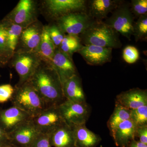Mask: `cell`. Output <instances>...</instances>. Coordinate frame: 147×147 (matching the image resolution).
<instances>
[{"label": "cell", "mask_w": 147, "mask_h": 147, "mask_svg": "<svg viewBox=\"0 0 147 147\" xmlns=\"http://www.w3.org/2000/svg\"><path fill=\"white\" fill-rule=\"evenodd\" d=\"M28 82L48 106L60 105L66 100L60 79L51 64L42 61Z\"/></svg>", "instance_id": "1"}, {"label": "cell", "mask_w": 147, "mask_h": 147, "mask_svg": "<svg viewBox=\"0 0 147 147\" xmlns=\"http://www.w3.org/2000/svg\"><path fill=\"white\" fill-rule=\"evenodd\" d=\"M79 37L84 45H94L112 49L120 48L122 46L119 33L103 21H94Z\"/></svg>", "instance_id": "2"}, {"label": "cell", "mask_w": 147, "mask_h": 147, "mask_svg": "<svg viewBox=\"0 0 147 147\" xmlns=\"http://www.w3.org/2000/svg\"><path fill=\"white\" fill-rule=\"evenodd\" d=\"M11 100L13 106L28 113L31 117L49 107L28 81L16 86Z\"/></svg>", "instance_id": "3"}, {"label": "cell", "mask_w": 147, "mask_h": 147, "mask_svg": "<svg viewBox=\"0 0 147 147\" xmlns=\"http://www.w3.org/2000/svg\"><path fill=\"white\" fill-rule=\"evenodd\" d=\"M11 60L19 76V81L16 86L28 82L42 61L35 52L20 50L15 51Z\"/></svg>", "instance_id": "4"}, {"label": "cell", "mask_w": 147, "mask_h": 147, "mask_svg": "<svg viewBox=\"0 0 147 147\" xmlns=\"http://www.w3.org/2000/svg\"><path fill=\"white\" fill-rule=\"evenodd\" d=\"M134 15L130 5L121 2L113 11L111 16L104 22L115 31L130 40L133 34Z\"/></svg>", "instance_id": "5"}, {"label": "cell", "mask_w": 147, "mask_h": 147, "mask_svg": "<svg viewBox=\"0 0 147 147\" xmlns=\"http://www.w3.org/2000/svg\"><path fill=\"white\" fill-rule=\"evenodd\" d=\"M56 25L65 34L78 36L84 32L94 21L86 12L68 13L56 19Z\"/></svg>", "instance_id": "6"}, {"label": "cell", "mask_w": 147, "mask_h": 147, "mask_svg": "<svg viewBox=\"0 0 147 147\" xmlns=\"http://www.w3.org/2000/svg\"><path fill=\"white\" fill-rule=\"evenodd\" d=\"M66 123L71 127L86 124L90 114L86 102L79 103L65 100L58 105Z\"/></svg>", "instance_id": "7"}, {"label": "cell", "mask_w": 147, "mask_h": 147, "mask_svg": "<svg viewBox=\"0 0 147 147\" xmlns=\"http://www.w3.org/2000/svg\"><path fill=\"white\" fill-rule=\"evenodd\" d=\"M38 8L33 0H20L5 19L24 28L37 21Z\"/></svg>", "instance_id": "8"}, {"label": "cell", "mask_w": 147, "mask_h": 147, "mask_svg": "<svg viewBox=\"0 0 147 147\" xmlns=\"http://www.w3.org/2000/svg\"><path fill=\"white\" fill-rule=\"evenodd\" d=\"M58 105L49 106L37 115L31 117L30 120L40 133L51 134L56 129L66 123Z\"/></svg>", "instance_id": "9"}, {"label": "cell", "mask_w": 147, "mask_h": 147, "mask_svg": "<svg viewBox=\"0 0 147 147\" xmlns=\"http://www.w3.org/2000/svg\"><path fill=\"white\" fill-rule=\"evenodd\" d=\"M86 3L84 0H47L43 6L47 15L56 20L68 13L85 12Z\"/></svg>", "instance_id": "10"}, {"label": "cell", "mask_w": 147, "mask_h": 147, "mask_svg": "<svg viewBox=\"0 0 147 147\" xmlns=\"http://www.w3.org/2000/svg\"><path fill=\"white\" fill-rule=\"evenodd\" d=\"M40 132L30 120L23 123L7 134L9 142L16 147H31Z\"/></svg>", "instance_id": "11"}, {"label": "cell", "mask_w": 147, "mask_h": 147, "mask_svg": "<svg viewBox=\"0 0 147 147\" xmlns=\"http://www.w3.org/2000/svg\"><path fill=\"white\" fill-rule=\"evenodd\" d=\"M31 117L28 113L15 106L0 109V127L8 134Z\"/></svg>", "instance_id": "12"}, {"label": "cell", "mask_w": 147, "mask_h": 147, "mask_svg": "<svg viewBox=\"0 0 147 147\" xmlns=\"http://www.w3.org/2000/svg\"><path fill=\"white\" fill-rule=\"evenodd\" d=\"M113 49L94 45H84L78 53L88 64L102 65L109 62L112 58Z\"/></svg>", "instance_id": "13"}, {"label": "cell", "mask_w": 147, "mask_h": 147, "mask_svg": "<svg viewBox=\"0 0 147 147\" xmlns=\"http://www.w3.org/2000/svg\"><path fill=\"white\" fill-rule=\"evenodd\" d=\"M43 27L37 21L24 29L18 42L22 47L20 50L36 53L41 40Z\"/></svg>", "instance_id": "14"}, {"label": "cell", "mask_w": 147, "mask_h": 147, "mask_svg": "<svg viewBox=\"0 0 147 147\" xmlns=\"http://www.w3.org/2000/svg\"><path fill=\"white\" fill-rule=\"evenodd\" d=\"M51 65L59 75L62 84L71 76L77 74L72 58L59 49L55 50Z\"/></svg>", "instance_id": "15"}, {"label": "cell", "mask_w": 147, "mask_h": 147, "mask_svg": "<svg viewBox=\"0 0 147 147\" xmlns=\"http://www.w3.org/2000/svg\"><path fill=\"white\" fill-rule=\"evenodd\" d=\"M116 102L131 110L147 105V91L139 88L123 92L116 96Z\"/></svg>", "instance_id": "16"}, {"label": "cell", "mask_w": 147, "mask_h": 147, "mask_svg": "<svg viewBox=\"0 0 147 147\" xmlns=\"http://www.w3.org/2000/svg\"><path fill=\"white\" fill-rule=\"evenodd\" d=\"M121 2L117 0H92L88 3V15L94 21H102Z\"/></svg>", "instance_id": "17"}, {"label": "cell", "mask_w": 147, "mask_h": 147, "mask_svg": "<svg viewBox=\"0 0 147 147\" xmlns=\"http://www.w3.org/2000/svg\"><path fill=\"white\" fill-rule=\"evenodd\" d=\"M62 88L66 100L79 103L86 102L82 80L78 74L74 75L64 82Z\"/></svg>", "instance_id": "18"}, {"label": "cell", "mask_w": 147, "mask_h": 147, "mask_svg": "<svg viewBox=\"0 0 147 147\" xmlns=\"http://www.w3.org/2000/svg\"><path fill=\"white\" fill-rule=\"evenodd\" d=\"M50 142L54 147H77L73 128L66 123L50 134Z\"/></svg>", "instance_id": "19"}, {"label": "cell", "mask_w": 147, "mask_h": 147, "mask_svg": "<svg viewBox=\"0 0 147 147\" xmlns=\"http://www.w3.org/2000/svg\"><path fill=\"white\" fill-rule=\"evenodd\" d=\"M77 147H95L101 139L86 127V124L72 127Z\"/></svg>", "instance_id": "20"}, {"label": "cell", "mask_w": 147, "mask_h": 147, "mask_svg": "<svg viewBox=\"0 0 147 147\" xmlns=\"http://www.w3.org/2000/svg\"><path fill=\"white\" fill-rule=\"evenodd\" d=\"M135 125L129 119L120 124L112 137L117 146L126 147L135 139Z\"/></svg>", "instance_id": "21"}, {"label": "cell", "mask_w": 147, "mask_h": 147, "mask_svg": "<svg viewBox=\"0 0 147 147\" xmlns=\"http://www.w3.org/2000/svg\"><path fill=\"white\" fill-rule=\"evenodd\" d=\"M56 48L50 39L47 26H44L41 40L36 53L42 61L51 64Z\"/></svg>", "instance_id": "22"}, {"label": "cell", "mask_w": 147, "mask_h": 147, "mask_svg": "<svg viewBox=\"0 0 147 147\" xmlns=\"http://www.w3.org/2000/svg\"><path fill=\"white\" fill-rule=\"evenodd\" d=\"M130 110L116 102L115 109L107 122V126L111 136L120 124L130 119Z\"/></svg>", "instance_id": "23"}, {"label": "cell", "mask_w": 147, "mask_h": 147, "mask_svg": "<svg viewBox=\"0 0 147 147\" xmlns=\"http://www.w3.org/2000/svg\"><path fill=\"white\" fill-rule=\"evenodd\" d=\"M13 54L9 46L7 24L4 19L0 23V65H5L11 60Z\"/></svg>", "instance_id": "24"}, {"label": "cell", "mask_w": 147, "mask_h": 147, "mask_svg": "<svg viewBox=\"0 0 147 147\" xmlns=\"http://www.w3.org/2000/svg\"><path fill=\"white\" fill-rule=\"evenodd\" d=\"M83 45L79 36L65 35L59 49L72 58L73 54L79 52L82 49Z\"/></svg>", "instance_id": "25"}, {"label": "cell", "mask_w": 147, "mask_h": 147, "mask_svg": "<svg viewBox=\"0 0 147 147\" xmlns=\"http://www.w3.org/2000/svg\"><path fill=\"white\" fill-rule=\"evenodd\" d=\"M7 24V40L9 46L12 53L16 51L19 42L21 33L24 30L23 27L10 23L5 20Z\"/></svg>", "instance_id": "26"}, {"label": "cell", "mask_w": 147, "mask_h": 147, "mask_svg": "<svg viewBox=\"0 0 147 147\" xmlns=\"http://www.w3.org/2000/svg\"><path fill=\"white\" fill-rule=\"evenodd\" d=\"M135 40H146L147 38V14L140 16L134 23L133 34Z\"/></svg>", "instance_id": "27"}, {"label": "cell", "mask_w": 147, "mask_h": 147, "mask_svg": "<svg viewBox=\"0 0 147 147\" xmlns=\"http://www.w3.org/2000/svg\"><path fill=\"white\" fill-rule=\"evenodd\" d=\"M130 119L135 126L147 125V105L130 110Z\"/></svg>", "instance_id": "28"}, {"label": "cell", "mask_w": 147, "mask_h": 147, "mask_svg": "<svg viewBox=\"0 0 147 147\" xmlns=\"http://www.w3.org/2000/svg\"><path fill=\"white\" fill-rule=\"evenodd\" d=\"M47 30L56 49H59L65 34L56 24L47 26Z\"/></svg>", "instance_id": "29"}, {"label": "cell", "mask_w": 147, "mask_h": 147, "mask_svg": "<svg viewBox=\"0 0 147 147\" xmlns=\"http://www.w3.org/2000/svg\"><path fill=\"white\" fill-rule=\"evenodd\" d=\"M132 14L138 18L147 14V0H132L130 5Z\"/></svg>", "instance_id": "30"}, {"label": "cell", "mask_w": 147, "mask_h": 147, "mask_svg": "<svg viewBox=\"0 0 147 147\" xmlns=\"http://www.w3.org/2000/svg\"><path fill=\"white\" fill-rule=\"evenodd\" d=\"M123 58L127 63H135L139 58V50L134 46L130 45L127 46L123 52Z\"/></svg>", "instance_id": "31"}, {"label": "cell", "mask_w": 147, "mask_h": 147, "mask_svg": "<svg viewBox=\"0 0 147 147\" xmlns=\"http://www.w3.org/2000/svg\"><path fill=\"white\" fill-rule=\"evenodd\" d=\"M14 92V88L9 84L0 86V103H3L11 99Z\"/></svg>", "instance_id": "32"}, {"label": "cell", "mask_w": 147, "mask_h": 147, "mask_svg": "<svg viewBox=\"0 0 147 147\" xmlns=\"http://www.w3.org/2000/svg\"><path fill=\"white\" fill-rule=\"evenodd\" d=\"M50 134L40 133L34 142L31 147H52Z\"/></svg>", "instance_id": "33"}, {"label": "cell", "mask_w": 147, "mask_h": 147, "mask_svg": "<svg viewBox=\"0 0 147 147\" xmlns=\"http://www.w3.org/2000/svg\"><path fill=\"white\" fill-rule=\"evenodd\" d=\"M135 137L139 138V142L147 145V125L135 126Z\"/></svg>", "instance_id": "34"}, {"label": "cell", "mask_w": 147, "mask_h": 147, "mask_svg": "<svg viewBox=\"0 0 147 147\" xmlns=\"http://www.w3.org/2000/svg\"><path fill=\"white\" fill-rule=\"evenodd\" d=\"M7 142H9L7 133L0 127V146Z\"/></svg>", "instance_id": "35"}, {"label": "cell", "mask_w": 147, "mask_h": 147, "mask_svg": "<svg viewBox=\"0 0 147 147\" xmlns=\"http://www.w3.org/2000/svg\"><path fill=\"white\" fill-rule=\"evenodd\" d=\"M126 147H147V145L134 139L131 141Z\"/></svg>", "instance_id": "36"}, {"label": "cell", "mask_w": 147, "mask_h": 147, "mask_svg": "<svg viewBox=\"0 0 147 147\" xmlns=\"http://www.w3.org/2000/svg\"><path fill=\"white\" fill-rule=\"evenodd\" d=\"M0 147H16L15 146H13L12 144H11L9 142H7L5 144L1 146Z\"/></svg>", "instance_id": "37"}]
</instances>
